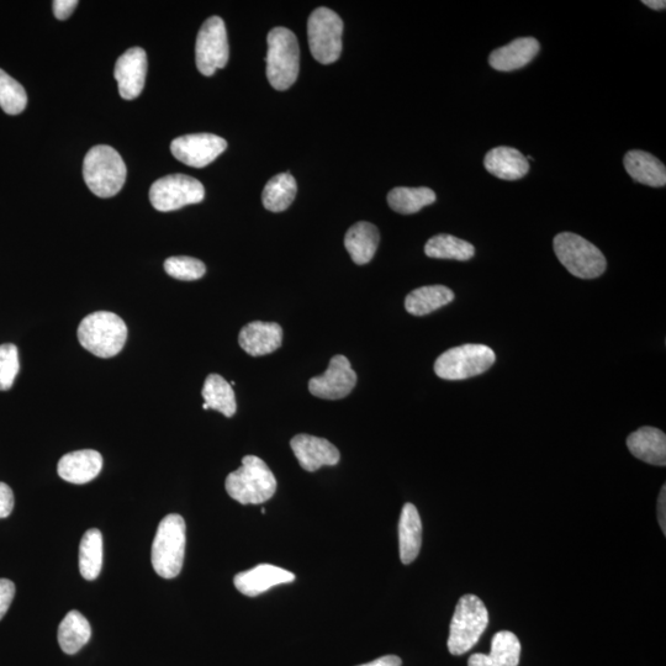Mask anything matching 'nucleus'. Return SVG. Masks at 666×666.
<instances>
[{"instance_id": "dca6fc26", "label": "nucleus", "mask_w": 666, "mask_h": 666, "mask_svg": "<svg viewBox=\"0 0 666 666\" xmlns=\"http://www.w3.org/2000/svg\"><path fill=\"white\" fill-rule=\"evenodd\" d=\"M295 575L271 564L257 565L256 568L237 574L234 579L236 589L248 597H256L274 586L290 584Z\"/></svg>"}, {"instance_id": "a211bd4d", "label": "nucleus", "mask_w": 666, "mask_h": 666, "mask_svg": "<svg viewBox=\"0 0 666 666\" xmlns=\"http://www.w3.org/2000/svg\"><path fill=\"white\" fill-rule=\"evenodd\" d=\"M103 457L93 449L66 454L57 465L60 477L71 484H87L102 472Z\"/></svg>"}, {"instance_id": "c756f323", "label": "nucleus", "mask_w": 666, "mask_h": 666, "mask_svg": "<svg viewBox=\"0 0 666 666\" xmlns=\"http://www.w3.org/2000/svg\"><path fill=\"white\" fill-rule=\"evenodd\" d=\"M203 398L209 409L221 412L226 417H232L236 414V396L231 385L226 382L219 374H210L205 379Z\"/></svg>"}, {"instance_id": "2eb2a0df", "label": "nucleus", "mask_w": 666, "mask_h": 666, "mask_svg": "<svg viewBox=\"0 0 666 666\" xmlns=\"http://www.w3.org/2000/svg\"><path fill=\"white\" fill-rule=\"evenodd\" d=\"M296 459L306 472H316L326 465H336L340 462V451L325 438L298 435L290 441Z\"/></svg>"}, {"instance_id": "cd10ccee", "label": "nucleus", "mask_w": 666, "mask_h": 666, "mask_svg": "<svg viewBox=\"0 0 666 666\" xmlns=\"http://www.w3.org/2000/svg\"><path fill=\"white\" fill-rule=\"evenodd\" d=\"M296 192H298V187H296V181L292 174H277L263 189V206L272 213H282L292 205Z\"/></svg>"}, {"instance_id": "4c0bfd02", "label": "nucleus", "mask_w": 666, "mask_h": 666, "mask_svg": "<svg viewBox=\"0 0 666 666\" xmlns=\"http://www.w3.org/2000/svg\"><path fill=\"white\" fill-rule=\"evenodd\" d=\"M78 5L77 0H55L54 13L58 20H67L71 17Z\"/></svg>"}, {"instance_id": "f704fd0d", "label": "nucleus", "mask_w": 666, "mask_h": 666, "mask_svg": "<svg viewBox=\"0 0 666 666\" xmlns=\"http://www.w3.org/2000/svg\"><path fill=\"white\" fill-rule=\"evenodd\" d=\"M19 369L18 347L13 343L0 346V391H7L13 387Z\"/></svg>"}, {"instance_id": "aec40b11", "label": "nucleus", "mask_w": 666, "mask_h": 666, "mask_svg": "<svg viewBox=\"0 0 666 666\" xmlns=\"http://www.w3.org/2000/svg\"><path fill=\"white\" fill-rule=\"evenodd\" d=\"M486 171L502 181H518L530 171V162L516 148L500 146L486 153Z\"/></svg>"}, {"instance_id": "7c9ffc66", "label": "nucleus", "mask_w": 666, "mask_h": 666, "mask_svg": "<svg viewBox=\"0 0 666 666\" xmlns=\"http://www.w3.org/2000/svg\"><path fill=\"white\" fill-rule=\"evenodd\" d=\"M436 193L430 188L399 187L388 194V203L396 213L411 215L436 202Z\"/></svg>"}, {"instance_id": "f8f14e48", "label": "nucleus", "mask_w": 666, "mask_h": 666, "mask_svg": "<svg viewBox=\"0 0 666 666\" xmlns=\"http://www.w3.org/2000/svg\"><path fill=\"white\" fill-rule=\"evenodd\" d=\"M356 384L357 374L351 362L342 354H337L331 359L324 374L310 380L309 390L316 398L340 400L350 395Z\"/></svg>"}, {"instance_id": "ddd939ff", "label": "nucleus", "mask_w": 666, "mask_h": 666, "mask_svg": "<svg viewBox=\"0 0 666 666\" xmlns=\"http://www.w3.org/2000/svg\"><path fill=\"white\" fill-rule=\"evenodd\" d=\"M226 148V140L214 134L185 135L171 144L172 155L184 165L194 168L210 165Z\"/></svg>"}, {"instance_id": "423d86ee", "label": "nucleus", "mask_w": 666, "mask_h": 666, "mask_svg": "<svg viewBox=\"0 0 666 666\" xmlns=\"http://www.w3.org/2000/svg\"><path fill=\"white\" fill-rule=\"evenodd\" d=\"M489 623L484 602L475 595H464L458 601L449 629L448 650L453 655L469 652L479 642Z\"/></svg>"}, {"instance_id": "20e7f679", "label": "nucleus", "mask_w": 666, "mask_h": 666, "mask_svg": "<svg viewBox=\"0 0 666 666\" xmlns=\"http://www.w3.org/2000/svg\"><path fill=\"white\" fill-rule=\"evenodd\" d=\"M185 521L181 515H168L160 522L152 544V567L163 579L177 578L185 555Z\"/></svg>"}, {"instance_id": "6ab92c4d", "label": "nucleus", "mask_w": 666, "mask_h": 666, "mask_svg": "<svg viewBox=\"0 0 666 666\" xmlns=\"http://www.w3.org/2000/svg\"><path fill=\"white\" fill-rule=\"evenodd\" d=\"M539 49L541 46L535 37H520L509 45L491 52L489 63L494 70L500 72L520 70L533 61Z\"/></svg>"}, {"instance_id": "a878e982", "label": "nucleus", "mask_w": 666, "mask_h": 666, "mask_svg": "<svg viewBox=\"0 0 666 666\" xmlns=\"http://www.w3.org/2000/svg\"><path fill=\"white\" fill-rule=\"evenodd\" d=\"M454 293L444 285H428L414 290L405 299L407 313L414 316H425L443 306L452 303Z\"/></svg>"}, {"instance_id": "58836bf2", "label": "nucleus", "mask_w": 666, "mask_h": 666, "mask_svg": "<svg viewBox=\"0 0 666 666\" xmlns=\"http://www.w3.org/2000/svg\"><path fill=\"white\" fill-rule=\"evenodd\" d=\"M658 520L659 525L662 527L664 536L666 535V489L665 485L663 486L662 491H660L658 499Z\"/></svg>"}, {"instance_id": "7ed1b4c3", "label": "nucleus", "mask_w": 666, "mask_h": 666, "mask_svg": "<svg viewBox=\"0 0 666 666\" xmlns=\"http://www.w3.org/2000/svg\"><path fill=\"white\" fill-rule=\"evenodd\" d=\"M126 169L118 151L107 145L94 146L83 162V178L99 198H111L123 189Z\"/></svg>"}, {"instance_id": "c9c22d12", "label": "nucleus", "mask_w": 666, "mask_h": 666, "mask_svg": "<svg viewBox=\"0 0 666 666\" xmlns=\"http://www.w3.org/2000/svg\"><path fill=\"white\" fill-rule=\"evenodd\" d=\"M15 585L8 579H0V620L7 615L14 600Z\"/></svg>"}, {"instance_id": "473e14b6", "label": "nucleus", "mask_w": 666, "mask_h": 666, "mask_svg": "<svg viewBox=\"0 0 666 666\" xmlns=\"http://www.w3.org/2000/svg\"><path fill=\"white\" fill-rule=\"evenodd\" d=\"M28 104V95L18 81L0 70V108L9 115L23 113Z\"/></svg>"}, {"instance_id": "e433bc0d", "label": "nucleus", "mask_w": 666, "mask_h": 666, "mask_svg": "<svg viewBox=\"0 0 666 666\" xmlns=\"http://www.w3.org/2000/svg\"><path fill=\"white\" fill-rule=\"evenodd\" d=\"M14 509V494L10 486L0 483V518H7Z\"/></svg>"}, {"instance_id": "9b49d317", "label": "nucleus", "mask_w": 666, "mask_h": 666, "mask_svg": "<svg viewBox=\"0 0 666 666\" xmlns=\"http://www.w3.org/2000/svg\"><path fill=\"white\" fill-rule=\"evenodd\" d=\"M229 56V40L224 20L211 17L200 28L195 45L198 70L206 77L214 76L216 71L226 67Z\"/></svg>"}, {"instance_id": "1a4fd4ad", "label": "nucleus", "mask_w": 666, "mask_h": 666, "mask_svg": "<svg viewBox=\"0 0 666 666\" xmlns=\"http://www.w3.org/2000/svg\"><path fill=\"white\" fill-rule=\"evenodd\" d=\"M343 21L329 8H317L310 15L308 36L311 54L322 65L336 62L342 52Z\"/></svg>"}, {"instance_id": "0eeeda50", "label": "nucleus", "mask_w": 666, "mask_h": 666, "mask_svg": "<svg viewBox=\"0 0 666 666\" xmlns=\"http://www.w3.org/2000/svg\"><path fill=\"white\" fill-rule=\"evenodd\" d=\"M555 255L570 274L595 279L605 273L607 262L602 252L588 240L572 232H562L553 241Z\"/></svg>"}, {"instance_id": "b1692460", "label": "nucleus", "mask_w": 666, "mask_h": 666, "mask_svg": "<svg viewBox=\"0 0 666 666\" xmlns=\"http://www.w3.org/2000/svg\"><path fill=\"white\" fill-rule=\"evenodd\" d=\"M422 546V522L416 506L406 504L399 522L400 559L405 565L415 562Z\"/></svg>"}, {"instance_id": "412c9836", "label": "nucleus", "mask_w": 666, "mask_h": 666, "mask_svg": "<svg viewBox=\"0 0 666 666\" xmlns=\"http://www.w3.org/2000/svg\"><path fill=\"white\" fill-rule=\"evenodd\" d=\"M627 447L634 457L658 467L666 465V436L654 427H642L627 438Z\"/></svg>"}, {"instance_id": "393cba45", "label": "nucleus", "mask_w": 666, "mask_h": 666, "mask_svg": "<svg viewBox=\"0 0 666 666\" xmlns=\"http://www.w3.org/2000/svg\"><path fill=\"white\" fill-rule=\"evenodd\" d=\"M623 163L634 181L654 188L665 187L666 168L657 157L644 151H629Z\"/></svg>"}, {"instance_id": "4be33fe9", "label": "nucleus", "mask_w": 666, "mask_h": 666, "mask_svg": "<svg viewBox=\"0 0 666 666\" xmlns=\"http://www.w3.org/2000/svg\"><path fill=\"white\" fill-rule=\"evenodd\" d=\"M521 657V643L516 634L500 631L491 641V652L473 654L468 666H518Z\"/></svg>"}, {"instance_id": "72a5a7b5", "label": "nucleus", "mask_w": 666, "mask_h": 666, "mask_svg": "<svg viewBox=\"0 0 666 666\" xmlns=\"http://www.w3.org/2000/svg\"><path fill=\"white\" fill-rule=\"evenodd\" d=\"M165 271L174 279L192 282L205 276L206 267L197 258L181 256L168 258L165 262Z\"/></svg>"}, {"instance_id": "f03ea898", "label": "nucleus", "mask_w": 666, "mask_h": 666, "mask_svg": "<svg viewBox=\"0 0 666 666\" xmlns=\"http://www.w3.org/2000/svg\"><path fill=\"white\" fill-rule=\"evenodd\" d=\"M78 340L94 356L111 358L123 350L128 340V326L120 316L98 311L82 320Z\"/></svg>"}, {"instance_id": "9d476101", "label": "nucleus", "mask_w": 666, "mask_h": 666, "mask_svg": "<svg viewBox=\"0 0 666 666\" xmlns=\"http://www.w3.org/2000/svg\"><path fill=\"white\" fill-rule=\"evenodd\" d=\"M204 198V185L198 179L185 174H171L158 179L150 189L151 204L162 213L202 203Z\"/></svg>"}, {"instance_id": "bb28decb", "label": "nucleus", "mask_w": 666, "mask_h": 666, "mask_svg": "<svg viewBox=\"0 0 666 666\" xmlns=\"http://www.w3.org/2000/svg\"><path fill=\"white\" fill-rule=\"evenodd\" d=\"M92 628L87 618L76 610L67 613L58 627V643L66 654H76L89 642Z\"/></svg>"}, {"instance_id": "f257e3e1", "label": "nucleus", "mask_w": 666, "mask_h": 666, "mask_svg": "<svg viewBox=\"0 0 666 666\" xmlns=\"http://www.w3.org/2000/svg\"><path fill=\"white\" fill-rule=\"evenodd\" d=\"M225 488L241 505H259L276 494L277 479L261 458L246 456L242 467L226 478Z\"/></svg>"}, {"instance_id": "a19ab883", "label": "nucleus", "mask_w": 666, "mask_h": 666, "mask_svg": "<svg viewBox=\"0 0 666 666\" xmlns=\"http://www.w3.org/2000/svg\"><path fill=\"white\" fill-rule=\"evenodd\" d=\"M643 4L654 10H664L666 8L664 0H643Z\"/></svg>"}, {"instance_id": "4468645a", "label": "nucleus", "mask_w": 666, "mask_h": 666, "mask_svg": "<svg viewBox=\"0 0 666 666\" xmlns=\"http://www.w3.org/2000/svg\"><path fill=\"white\" fill-rule=\"evenodd\" d=\"M147 74V55L141 47L125 52L116 61L114 77L119 93L125 100H134L144 91Z\"/></svg>"}, {"instance_id": "2f4dec72", "label": "nucleus", "mask_w": 666, "mask_h": 666, "mask_svg": "<svg viewBox=\"0 0 666 666\" xmlns=\"http://www.w3.org/2000/svg\"><path fill=\"white\" fill-rule=\"evenodd\" d=\"M426 256L438 259H456V261H469L475 256L472 243L458 239L452 235L441 234L433 236L425 246Z\"/></svg>"}, {"instance_id": "5701e85b", "label": "nucleus", "mask_w": 666, "mask_h": 666, "mask_svg": "<svg viewBox=\"0 0 666 666\" xmlns=\"http://www.w3.org/2000/svg\"><path fill=\"white\" fill-rule=\"evenodd\" d=\"M380 235L377 226L367 221H359L347 231L345 247L358 266L372 261L378 250Z\"/></svg>"}, {"instance_id": "c85d7f7f", "label": "nucleus", "mask_w": 666, "mask_h": 666, "mask_svg": "<svg viewBox=\"0 0 666 666\" xmlns=\"http://www.w3.org/2000/svg\"><path fill=\"white\" fill-rule=\"evenodd\" d=\"M103 567L102 532L93 528L84 533L79 546V572L84 579L92 581L98 578Z\"/></svg>"}, {"instance_id": "ea45409f", "label": "nucleus", "mask_w": 666, "mask_h": 666, "mask_svg": "<svg viewBox=\"0 0 666 666\" xmlns=\"http://www.w3.org/2000/svg\"><path fill=\"white\" fill-rule=\"evenodd\" d=\"M403 662L396 655H387V657H382L379 659L373 660V662L359 665V666H401Z\"/></svg>"}, {"instance_id": "f3484780", "label": "nucleus", "mask_w": 666, "mask_h": 666, "mask_svg": "<svg viewBox=\"0 0 666 666\" xmlns=\"http://www.w3.org/2000/svg\"><path fill=\"white\" fill-rule=\"evenodd\" d=\"M239 343L242 350L252 357L266 356L282 346V326L276 322H250L241 330Z\"/></svg>"}, {"instance_id": "6e6552de", "label": "nucleus", "mask_w": 666, "mask_h": 666, "mask_svg": "<svg viewBox=\"0 0 666 666\" xmlns=\"http://www.w3.org/2000/svg\"><path fill=\"white\" fill-rule=\"evenodd\" d=\"M495 361L490 347L469 343L442 353L435 362V373L444 380H464L485 373Z\"/></svg>"}, {"instance_id": "39448f33", "label": "nucleus", "mask_w": 666, "mask_h": 666, "mask_svg": "<svg viewBox=\"0 0 666 666\" xmlns=\"http://www.w3.org/2000/svg\"><path fill=\"white\" fill-rule=\"evenodd\" d=\"M267 78L277 91H287L300 70L299 42L287 28H274L268 34Z\"/></svg>"}]
</instances>
